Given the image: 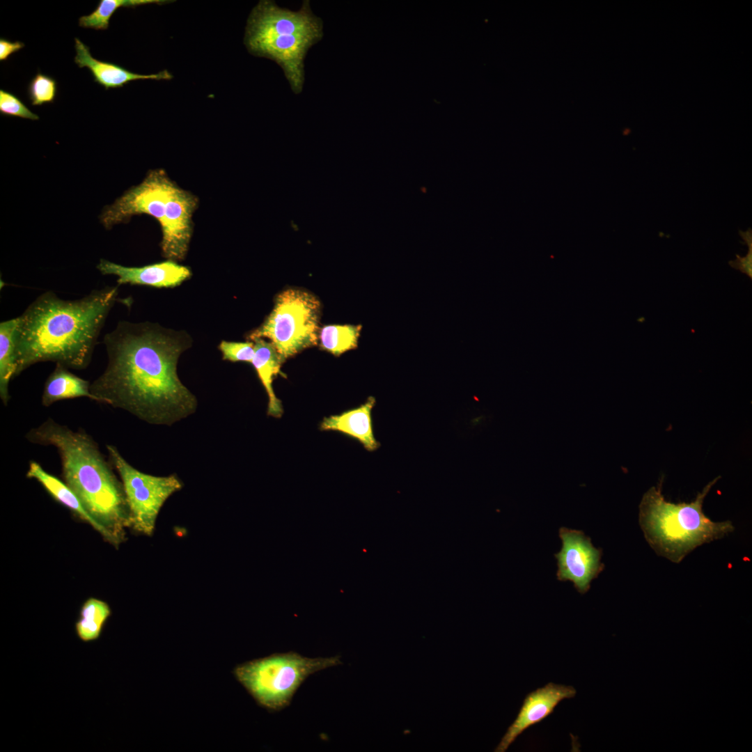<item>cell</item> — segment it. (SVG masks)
<instances>
[{
  "label": "cell",
  "instance_id": "cell-1",
  "mask_svg": "<svg viewBox=\"0 0 752 752\" xmlns=\"http://www.w3.org/2000/svg\"><path fill=\"white\" fill-rule=\"evenodd\" d=\"M103 343L107 366L90 385L95 401L157 425H170L196 411L197 400L177 373L179 357L191 345L186 333L123 321Z\"/></svg>",
  "mask_w": 752,
  "mask_h": 752
},
{
  "label": "cell",
  "instance_id": "cell-2",
  "mask_svg": "<svg viewBox=\"0 0 752 752\" xmlns=\"http://www.w3.org/2000/svg\"><path fill=\"white\" fill-rule=\"evenodd\" d=\"M117 295L118 286H107L76 300L51 291L38 297L18 317L15 377L42 361L86 368Z\"/></svg>",
  "mask_w": 752,
  "mask_h": 752
},
{
  "label": "cell",
  "instance_id": "cell-3",
  "mask_svg": "<svg viewBox=\"0 0 752 752\" xmlns=\"http://www.w3.org/2000/svg\"><path fill=\"white\" fill-rule=\"evenodd\" d=\"M26 438L56 448L64 481L97 524L99 533L116 547L124 541L131 515L123 485L95 441L52 418L31 429Z\"/></svg>",
  "mask_w": 752,
  "mask_h": 752
},
{
  "label": "cell",
  "instance_id": "cell-4",
  "mask_svg": "<svg viewBox=\"0 0 752 752\" xmlns=\"http://www.w3.org/2000/svg\"><path fill=\"white\" fill-rule=\"evenodd\" d=\"M322 37V21L313 13L308 0L297 11L263 0L249 16L244 41L251 54L276 62L292 92L299 94L305 81L306 56Z\"/></svg>",
  "mask_w": 752,
  "mask_h": 752
},
{
  "label": "cell",
  "instance_id": "cell-5",
  "mask_svg": "<svg viewBox=\"0 0 752 752\" xmlns=\"http://www.w3.org/2000/svg\"><path fill=\"white\" fill-rule=\"evenodd\" d=\"M198 205L194 194L177 185L162 169L151 171L143 181L125 193L103 212L107 227L146 214L159 224L163 256L182 260L186 256L193 233L192 216Z\"/></svg>",
  "mask_w": 752,
  "mask_h": 752
},
{
  "label": "cell",
  "instance_id": "cell-6",
  "mask_svg": "<svg viewBox=\"0 0 752 752\" xmlns=\"http://www.w3.org/2000/svg\"><path fill=\"white\" fill-rule=\"evenodd\" d=\"M717 480L709 483L690 503L667 501L661 484L645 493L639 506V523L657 553L679 563L696 547L733 531L730 522H713L703 512V501Z\"/></svg>",
  "mask_w": 752,
  "mask_h": 752
},
{
  "label": "cell",
  "instance_id": "cell-7",
  "mask_svg": "<svg viewBox=\"0 0 752 752\" xmlns=\"http://www.w3.org/2000/svg\"><path fill=\"white\" fill-rule=\"evenodd\" d=\"M340 664L338 655L310 658L290 652L239 664L233 675L258 705L277 711L290 704L309 675Z\"/></svg>",
  "mask_w": 752,
  "mask_h": 752
},
{
  "label": "cell",
  "instance_id": "cell-8",
  "mask_svg": "<svg viewBox=\"0 0 752 752\" xmlns=\"http://www.w3.org/2000/svg\"><path fill=\"white\" fill-rule=\"evenodd\" d=\"M320 315L321 303L316 296L288 288L278 294L272 311L249 338L269 339L284 362L318 345Z\"/></svg>",
  "mask_w": 752,
  "mask_h": 752
},
{
  "label": "cell",
  "instance_id": "cell-9",
  "mask_svg": "<svg viewBox=\"0 0 752 752\" xmlns=\"http://www.w3.org/2000/svg\"><path fill=\"white\" fill-rule=\"evenodd\" d=\"M111 465L118 473L131 515V527L151 535L159 512L166 501L182 487L175 475L155 476L143 473L130 464L117 448L107 446Z\"/></svg>",
  "mask_w": 752,
  "mask_h": 752
},
{
  "label": "cell",
  "instance_id": "cell-10",
  "mask_svg": "<svg viewBox=\"0 0 752 752\" xmlns=\"http://www.w3.org/2000/svg\"><path fill=\"white\" fill-rule=\"evenodd\" d=\"M558 533L562 547L554 554L557 579L572 581L579 593L585 594L604 567L600 561L602 551L593 546L582 531L561 527Z\"/></svg>",
  "mask_w": 752,
  "mask_h": 752
},
{
  "label": "cell",
  "instance_id": "cell-11",
  "mask_svg": "<svg viewBox=\"0 0 752 752\" xmlns=\"http://www.w3.org/2000/svg\"><path fill=\"white\" fill-rule=\"evenodd\" d=\"M572 686L549 682L542 687L528 694L517 717L501 738L494 751L505 752L516 739L526 729L540 723L550 714L563 700L576 696Z\"/></svg>",
  "mask_w": 752,
  "mask_h": 752
},
{
  "label": "cell",
  "instance_id": "cell-12",
  "mask_svg": "<svg viewBox=\"0 0 752 752\" xmlns=\"http://www.w3.org/2000/svg\"><path fill=\"white\" fill-rule=\"evenodd\" d=\"M104 275H115L118 284L148 285L155 288H173L189 279V267L168 260L142 267H125L102 259L97 266Z\"/></svg>",
  "mask_w": 752,
  "mask_h": 752
},
{
  "label": "cell",
  "instance_id": "cell-13",
  "mask_svg": "<svg viewBox=\"0 0 752 752\" xmlns=\"http://www.w3.org/2000/svg\"><path fill=\"white\" fill-rule=\"evenodd\" d=\"M75 63L79 68H87L93 76L94 81L106 90L121 88L137 79L169 80L172 78L171 74L167 70L156 74L141 75L130 72L117 64L97 60L92 56L89 47L77 38H75Z\"/></svg>",
  "mask_w": 752,
  "mask_h": 752
},
{
  "label": "cell",
  "instance_id": "cell-14",
  "mask_svg": "<svg viewBox=\"0 0 752 752\" xmlns=\"http://www.w3.org/2000/svg\"><path fill=\"white\" fill-rule=\"evenodd\" d=\"M375 405V398L370 396L358 407L324 418L320 428L344 433L359 441L368 451H374L379 447V443L375 437L372 421Z\"/></svg>",
  "mask_w": 752,
  "mask_h": 752
},
{
  "label": "cell",
  "instance_id": "cell-15",
  "mask_svg": "<svg viewBox=\"0 0 752 752\" xmlns=\"http://www.w3.org/2000/svg\"><path fill=\"white\" fill-rule=\"evenodd\" d=\"M252 341L254 343V357L251 364L268 397L267 414L279 418L283 409L281 400L274 391L273 381L279 374L283 361L271 342L263 338H256Z\"/></svg>",
  "mask_w": 752,
  "mask_h": 752
},
{
  "label": "cell",
  "instance_id": "cell-16",
  "mask_svg": "<svg viewBox=\"0 0 752 752\" xmlns=\"http://www.w3.org/2000/svg\"><path fill=\"white\" fill-rule=\"evenodd\" d=\"M90 385L88 381L74 375L68 368L56 363L54 371L45 383L42 404L49 407L61 400L80 397L95 400L91 393Z\"/></svg>",
  "mask_w": 752,
  "mask_h": 752
},
{
  "label": "cell",
  "instance_id": "cell-17",
  "mask_svg": "<svg viewBox=\"0 0 752 752\" xmlns=\"http://www.w3.org/2000/svg\"><path fill=\"white\" fill-rule=\"evenodd\" d=\"M26 477L36 480L55 500L70 509L99 532L97 524L85 510L77 496L65 482L47 472L34 461L29 463Z\"/></svg>",
  "mask_w": 752,
  "mask_h": 752
},
{
  "label": "cell",
  "instance_id": "cell-18",
  "mask_svg": "<svg viewBox=\"0 0 752 752\" xmlns=\"http://www.w3.org/2000/svg\"><path fill=\"white\" fill-rule=\"evenodd\" d=\"M19 318L0 323V397L6 405L9 401V383L16 370V330Z\"/></svg>",
  "mask_w": 752,
  "mask_h": 752
},
{
  "label": "cell",
  "instance_id": "cell-19",
  "mask_svg": "<svg viewBox=\"0 0 752 752\" xmlns=\"http://www.w3.org/2000/svg\"><path fill=\"white\" fill-rule=\"evenodd\" d=\"M111 614V608L105 601L95 597L87 599L83 603L75 622V632L79 639L84 643L99 639Z\"/></svg>",
  "mask_w": 752,
  "mask_h": 752
},
{
  "label": "cell",
  "instance_id": "cell-20",
  "mask_svg": "<svg viewBox=\"0 0 752 752\" xmlns=\"http://www.w3.org/2000/svg\"><path fill=\"white\" fill-rule=\"evenodd\" d=\"M360 324H329L320 329L318 345L331 354L339 357L357 347L361 330Z\"/></svg>",
  "mask_w": 752,
  "mask_h": 752
},
{
  "label": "cell",
  "instance_id": "cell-21",
  "mask_svg": "<svg viewBox=\"0 0 752 752\" xmlns=\"http://www.w3.org/2000/svg\"><path fill=\"white\" fill-rule=\"evenodd\" d=\"M166 2L170 1L164 0H100L91 13L79 17V25L84 28L106 30L109 28L111 17L121 7H135L152 3L162 4Z\"/></svg>",
  "mask_w": 752,
  "mask_h": 752
},
{
  "label": "cell",
  "instance_id": "cell-22",
  "mask_svg": "<svg viewBox=\"0 0 752 752\" xmlns=\"http://www.w3.org/2000/svg\"><path fill=\"white\" fill-rule=\"evenodd\" d=\"M57 92L56 80L38 72L27 88L28 97L33 106H40L54 101Z\"/></svg>",
  "mask_w": 752,
  "mask_h": 752
},
{
  "label": "cell",
  "instance_id": "cell-23",
  "mask_svg": "<svg viewBox=\"0 0 752 752\" xmlns=\"http://www.w3.org/2000/svg\"><path fill=\"white\" fill-rule=\"evenodd\" d=\"M0 113L3 116L32 120L39 119V116L31 111L17 96L3 89L0 90Z\"/></svg>",
  "mask_w": 752,
  "mask_h": 752
},
{
  "label": "cell",
  "instance_id": "cell-24",
  "mask_svg": "<svg viewBox=\"0 0 752 752\" xmlns=\"http://www.w3.org/2000/svg\"><path fill=\"white\" fill-rule=\"evenodd\" d=\"M223 359L231 362L252 363L254 357L253 341L229 342L223 340L219 345Z\"/></svg>",
  "mask_w": 752,
  "mask_h": 752
},
{
  "label": "cell",
  "instance_id": "cell-25",
  "mask_svg": "<svg viewBox=\"0 0 752 752\" xmlns=\"http://www.w3.org/2000/svg\"><path fill=\"white\" fill-rule=\"evenodd\" d=\"M739 235L744 243L748 246V252L744 257L736 255V259L729 261L731 267L746 274L752 279V231L749 228L746 231L739 230Z\"/></svg>",
  "mask_w": 752,
  "mask_h": 752
},
{
  "label": "cell",
  "instance_id": "cell-26",
  "mask_svg": "<svg viewBox=\"0 0 752 752\" xmlns=\"http://www.w3.org/2000/svg\"><path fill=\"white\" fill-rule=\"evenodd\" d=\"M24 47V44L20 41L11 42L5 38H0V61L7 60L10 55L18 52Z\"/></svg>",
  "mask_w": 752,
  "mask_h": 752
}]
</instances>
